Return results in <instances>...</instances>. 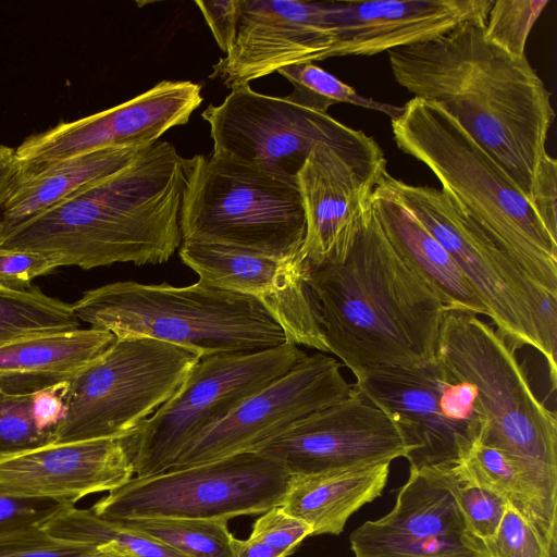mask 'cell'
Instances as JSON below:
<instances>
[{"label": "cell", "mask_w": 557, "mask_h": 557, "mask_svg": "<svg viewBox=\"0 0 557 557\" xmlns=\"http://www.w3.org/2000/svg\"><path fill=\"white\" fill-rule=\"evenodd\" d=\"M414 470L454 497L465 519L467 531L481 540L494 537L509 508L494 492L462 476L450 465L428 466Z\"/></svg>", "instance_id": "1f68e13d"}, {"label": "cell", "mask_w": 557, "mask_h": 557, "mask_svg": "<svg viewBox=\"0 0 557 557\" xmlns=\"http://www.w3.org/2000/svg\"><path fill=\"white\" fill-rule=\"evenodd\" d=\"M380 181L455 260L507 343L540 351L556 386L557 295L532 280L442 188L406 183L387 170Z\"/></svg>", "instance_id": "8992f818"}, {"label": "cell", "mask_w": 557, "mask_h": 557, "mask_svg": "<svg viewBox=\"0 0 557 557\" xmlns=\"http://www.w3.org/2000/svg\"><path fill=\"white\" fill-rule=\"evenodd\" d=\"M202 100L199 84L164 79L113 108L28 136L15 154L27 171L100 149L150 146L187 124Z\"/></svg>", "instance_id": "e0dca14e"}, {"label": "cell", "mask_w": 557, "mask_h": 557, "mask_svg": "<svg viewBox=\"0 0 557 557\" xmlns=\"http://www.w3.org/2000/svg\"><path fill=\"white\" fill-rule=\"evenodd\" d=\"M52 442V432H40L32 417V394H11L0 388V455L30 449Z\"/></svg>", "instance_id": "d590c367"}, {"label": "cell", "mask_w": 557, "mask_h": 557, "mask_svg": "<svg viewBox=\"0 0 557 557\" xmlns=\"http://www.w3.org/2000/svg\"><path fill=\"white\" fill-rule=\"evenodd\" d=\"M115 336L95 327L20 337L0 345V388L33 394L70 381Z\"/></svg>", "instance_id": "603a6c76"}, {"label": "cell", "mask_w": 557, "mask_h": 557, "mask_svg": "<svg viewBox=\"0 0 557 557\" xmlns=\"http://www.w3.org/2000/svg\"><path fill=\"white\" fill-rule=\"evenodd\" d=\"M180 225L183 242L294 255L306 233L297 177L213 153L194 156Z\"/></svg>", "instance_id": "52a82bcc"}, {"label": "cell", "mask_w": 557, "mask_h": 557, "mask_svg": "<svg viewBox=\"0 0 557 557\" xmlns=\"http://www.w3.org/2000/svg\"><path fill=\"white\" fill-rule=\"evenodd\" d=\"M494 0L329 1L330 58L373 55L432 40L460 24L485 23Z\"/></svg>", "instance_id": "ffe728a7"}, {"label": "cell", "mask_w": 557, "mask_h": 557, "mask_svg": "<svg viewBox=\"0 0 557 557\" xmlns=\"http://www.w3.org/2000/svg\"><path fill=\"white\" fill-rule=\"evenodd\" d=\"M397 147L448 193L542 287L557 295V237L506 171L437 103L411 98L392 120Z\"/></svg>", "instance_id": "277c9868"}, {"label": "cell", "mask_w": 557, "mask_h": 557, "mask_svg": "<svg viewBox=\"0 0 557 557\" xmlns=\"http://www.w3.org/2000/svg\"><path fill=\"white\" fill-rule=\"evenodd\" d=\"M349 542L354 557H476L462 533L417 537L375 530L363 522Z\"/></svg>", "instance_id": "d6a6232c"}, {"label": "cell", "mask_w": 557, "mask_h": 557, "mask_svg": "<svg viewBox=\"0 0 557 557\" xmlns=\"http://www.w3.org/2000/svg\"><path fill=\"white\" fill-rule=\"evenodd\" d=\"M42 528L57 537L91 546L114 543L136 557H185L127 523L102 518L90 508L78 509L67 505Z\"/></svg>", "instance_id": "83f0119b"}, {"label": "cell", "mask_w": 557, "mask_h": 557, "mask_svg": "<svg viewBox=\"0 0 557 557\" xmlns=\"http://www.w3.org/2000/svg\"><path fill=\"white\" fill-rule=\"evenodd\" d=\"M436 357L470 383L484 418L480 443L557 476V420L534 394L515 348L473 312L445 308Z\"/></svg>", "instance_id": "ba28073f"}, {"label": "cell", "mask_w": 557, "mask_h": 557, "mask_svg": "<svg viewBox=\"0 0 557 557\" xmlns=\"http://www.w3.org/2000/svg\"><path fill=\"white\" fill-rule=\"evenodd\" d=\"M67 505L73 504L0 495V532L28 525H42Z\"/></svg>", "instance_id": "ab89813d"}, {"label": "cell", "mask_w": 557, "mask_h": 557, "mask_svg": "<svg viewBox=\"0 0 557 557\" xmlns=\"http://www.w3.org/2000/svg\"><path fill=\"white\" fill-rule=\"evenodd\" d=\"M201 117L209 124L213 154L296 177L309 153L324 145L366 176L379 180L386 159L374 138L284 98L236 86Z\"/></svg>", "instance_id": "30bf717a"}, {"label": "cell", "mask_w": 557, "mask_h": 557, "mask_svg": "<svg viewBox=\"0 0 557 557\" xmlns=\"http://www.w3.org/2000/svg\"><path fill=\"white\" fill-rule=\"evenodd\" d=\"M370 201L388 242L445 307L487 317L485 306L455 260L380 178Z\"/></svg>", "instance_id": "7402d4cb"}, {"label": "cell", "mask_w": 557, "mask_h": 557, "mask_svg": "<svg viewBox=\"0 0 557 557\" xmlns=\"http://www.w3.org/2000/svg\"><path fill=\"white\" fill-rule=\"evenodd\" d=\"M65 383L32 394V417L38 431L52 432L65 418L66 406L62 396Z\"/></svg>", "instance_id": "7bdbcfd3"}, {"label": "cell", "mask_w": 557, "mask_h": 557, "mask_svg": "<svg viewBox=\"0 0 557 557\" xmlns=\"http://www.w3.org/2000/svg\"><path fill=\"white\" fill-rule=\"evenodd\" d=\"M97 546L50 534L42 525L0 532V557H87Z\"/></svg>", "instance_id": "8d00e7d4"}, {"label": "cell", "mask_w": 557, "mask_h": 557, "mask_svg": "<svg viewBox=\"0 0 557 557\" xmlns=\"http://www.w3.org/2000/svg\"><path fill=\"white\" fill-rule=\"evenodd\" d=\"M483 25L463 23L432 40L389 50L392 73L416 98L450 114L532 202L548 157L550 92L525 57L486 41Z\"/></svg>", "instance_id": "6da1fadb"}, {"label": "cell", "mask_w": 557, "mask_h": 557, "mask_svg": "<svg viewBox=\"0 0 557 557\" xmlns=\"http://www.w3.org/2000/svg\"><path fill=\"white\" fill-rule=\"evenodd\" d=\"M219 48L227 54L232 49L242 14V0H196Z\"/></svg>", "instance_id": "60d3db41"}, {"label": "cell", "mask_w": 557, "mask_h": 557, "mask_svg": "<svg viewBox=\"0 0 557 557\" xmlns=\"http://www.w3.org/2000/svg\"><path fill=\"white\" fill-rule=\"evenodd\" d=\"M397 421L354 386L346 398L298 421L256 453L290 475L368 468L414 449Z\"/></svg>", "instance_id": "5bb4252c"}, {"label": "cell", "mask_w": 557, "mask_h": 557, "mask_svg": "<svg viewBox=\"0 0 557 557\" xmlns=\"http://www.w3.org/2000/svg\"><path fill=\"white\" fill-rule=\"evenodd\" d=\"M61 267L57 256L42 251L0 247V286L27 289L30 282Z\"/></svg>", "instance_id": "f35d334b"}, {"label": "cell", "mask_w": 557, "mask_h": 557, "mask_svg": "<svg viewBox=\"0 0 557 557\" xmlns=\"http://www.w3.org/2000/svg\"><path fill=\"white\" fill-rule=\"evenodd\" d=\"M79 329L72 304L36 286L16 290L0 286V345L24 336Z\"/></svg>", "instance_id": "f1b7e54d"}, {"label": "cell", "mask_w": 557, "mask_h": 557, "mask_svg": "<svg viewBox=\"0 0 557 557\" xmlns=\"http://www.w3.org/2000/svg\"><path fill=\"white\" fill-rule=\"evenodd\" d=\"M235 557H285L281 552L248 537L246 540L234 539Z\"/></svg>", "instance_id": "f6af8a7d"}, {"label": "cell", "mask_w": 557, "mask_h": 557, "mask_svg": "<svg viewBox=\"0 0 557 557\" xmlns=\"http://www.w3.org/2000/svg\"><path fill=\"white\" fill-rule=\"evenodd\" d=\"M79 321L116 338L149 337L200 358L256 352L287 343L282 327L253 298L207 285L109 283L72 304Z\"/></svg>", "instance_id": "5b68a950"}, {"label": "cell", "mask_w": 557, "mask_h": 557, "mask_svg": "<svg viewBox=\"0 0 557 557\" xmlns=\"http://www.w3.org/2000/svg\"><path fill=\"white\" fill-rule=\"evenodd\" d=\"M296 177L306 219L301 259L310 270L341 263L369 214L377 180L324 145L309 153Z\"/></svg>", "instance_id": "44dd1931"}, {"label": "cell", "mask_w": 557, "mask_h": 557, "mask_svg": "<svg viewBox=\"0 0 557 557\" xmlns=\"http://www.w3.org/2000/svg\"><path fill=\"white\" fill-rule=\"evenodd\" d=\"M24 173L15 150L0 145V210Z\"/></svg>", "instance_id": "ee69618b"}, {"label": "cell", "mask_w": 557, "mask_h": 557, "mask_svg": "<svg viewBox=\"0 0 557 557\" xmlns=\"http://www.w3.org/2000/svg\"><path fill=\"white\" fill-rule=\"evenodd\" d=\"M290 474L256 451L133 476L90 509L117 521L225 519L280 506Z\"/></svg>", "instance_id": "8fae6325"}, {"label": "cell", "mask_w": 557, "mask_h": 557, "mask_svg": "<svg viewBox=\"0 0 557 557\" xmlns=\"http://www.w3.org/2000/svg\"><path fill=\"white\" fill-rule=\"evenodd\" d=\"M293 85V91L283 97L285 100L304 108L326 113L335 103H349L382 112L397 119L404 106L381 102L359 95L351 86L313 63L287 65L277 71Z\"/></svg>", "instance_id": "4dcf8cb0"}, {"label": "cell", "mask_w": 557, "mask_h": 557, "mask_svg": "<svg viewBox=\"0 0 557 557\" xmlns=\"http://www.w3.org/2000/svg\"><path fill=\"white\" fill-rule=\"evenodd\" d=\"M185 557H235L225 519H144L123 521Z\"/></svg>", "instance_id": "f546056e"}, {"label": "cell", "mask_w": 557, "mask_h": 557, "mask_svg": "<svg viewBox=\"0 0 557 557\" xmlns=\"http://www.w3.org/2000/svg\"><path fill=\"white\" fill-rule=\"evenodd\" d=\"M308 285L329 352L355 377L436 357L446 307L394 249L372 206L345 259L311 269Z\"/></svg>", "instance_id": "3957f363"}, {"label": "cell", "mask_w": 557, "mask_h": 557, "mask_svg": "<svg viewBox=\"0 0 557 557\" xmlns=\"http://www.w3.org/2000/svg\"><path fill=\"white\" fill-rule=\"evenodd\" d=\"M148 147H111L25 170L0 210V234L113 175Z\"/></svg>", "instance_id": "cb8c5ba5"}, {"label": "cell", "mask_w": 557, "mask_h": 557, "mask_svg": "<svg viewBox=\"0 0 557 557\" xmlns=\"http://www.w3.org/2000/svg\"><path fill=\"white\" fill-rule=\"evenodd\" d=\"M546 0H494L483 25V37L516 58L525 57V44Z\"/></svg>", "instance_id": "e575fe53"}, {"label": "cell", "mask_w": 557, "mask_h": 557, "mask_svg": "<svg viewBox=\"0 0 557 557\" xmlns=\"http://www.w3.org/2000/svg\"><path fill=\"white\" fill-rule=\"evenodd\" d=\"M341 367V362L324 352L308 356L206 431L170 468L256 451L298 421L341 401L352 391Z\"/></svg>", "instance_id": "9a60e30c"}, {"label": "cell", "mask_w": 557, "mask_h": 557, "mask_svg": "<svg viewBox=\"0 0 557 557\" xmlns=\"http://www.w3.org/2000/svg\"><path fill=\"white\" fill-rule=\"evenodd\" d=\"M311 532L306 522L287 513L282 506H274L257 518L249 537L288 557Z\"/></svg>", "instance_id": "74e56055"}, {"label": "cell", "mask_w": 557, "mask_h": 557, "mask_svg": "<svg viewBox=\"0 0 557 557\" xmlns=\"http://www.w3.org/2000/svg\"><path fill=\"white\" fill-rule=\"evenodd\" d=\"M87 557H136L114 543L97 546L96 550Z\"/></svg>", "instance_id": "bcb514c9"}, {"label": "cell", "mask_w": 557, "mask_h": 557, "mask_svg": "<svg viewBox=\"0 0 557 557\" xmlns=\"http://www.w3.org/2000/svg\"><path fill=\"white\" fill-rule=\"evenodd\" d=\"M178 256L199 282L257 300L289 343L329 352L308 285L310 268L299 251L275 257L220 244L182 242Z\"/></svg>", "instance_id": "2e32d148"}, {"label": "cell", "mask_w": 557, "mask_h": 557, "mask_svg": "<svg viewBox=\"0 0 557 557\" xmlns=\"http://www.w3.org/2000/svg\"><path fill=\"white\" fill-rule=\"evenodd\" d=\"M307 357L287 342L256 352L200 358L176 392L134 434V476L168 470L188 445Z\"/></svg>", "instance_id": "7c38bea8"}, {"label": "cell", "mask_w": 557, "mask_h": 557, "mask_svg": "<svg viewBox=\"0 0 557 557\" xmlns=\"http://www.w3.org/2000/svg\"><path fill=\"white\" fill-rule=\"evenodd\" d=\"M557 162L548 156L536 176L532 203L548 231L557 237Z\"/></svg>", "instance_id": "b9f144b4"}, {"label": "cell", "mask_w": 557, "mask_h": 557, "mask_svg": "<svg viewBox=\"0 0 557 557\" xmlns=\"http://www.w3.org/2000/svg\"><path fill=\"white\" fill-rule=\"evenodd\" d=\"M389 465L290 475L280 506L310 525L311 536L338 535L357 510L381 496Z\"/></svg>", "instance_id": "d4e9b609"}, {"label": "cell", "mask_w": 557, "mask_h": 557, "mask_svg": "<svg viewBox=\"0 0 557 557\" xmlns=\"http://www.w3.org/2000/svg\"><path fill=\"white\" fill-rule=\"evenodd\" d=\"M462 540L476 557H557V537L543 535L511 508L494 537L481 540L466 530Z\"/></svg>", "instance_id": "836d02e7"}, {"label": "cell", "mask_w": 557, "mask_h": 557, "mask_svg": "<svg viewBox=\"0 0 557 557\" xmlns=\"http://www.w3.org/2000/svg\"><path fill=\"white\" fill-rule=\"evenodd\" d=\"M189 159L157 141L124 169L0 234V247L47 252L61 267L168 261L183 238Z\"/></svg>", "instance_id": "7a4b0ae2"}, {"label": "cell", "mask_w": 557, "mask_h": 557, "mask_svg": "<svg viewBox=\"0 0 557 557\" xmlns=\"http://www.w3.org/2000/svg\"><path fill=\"white\" fill-rule=\"evenodd\" d=\"M134 435L48 443L0 455V495L73 504L134 475Z\"/></svg>", "instance_id": "d6986e66"}, {"label": "cell", "mask_w": 557, "mask_h": 557, "mask_svg": "<svg viewBox=\"0 0 557 557\" xmlns=\"http://www.w3.org/2000/svg\"><path fill=\"white\" fill-rule=\"evenodd\" d=\"M333 44L329 1L242 0L235 42L209 78L232 89L287 65L327 59Z\"/></svg>", "instance_id": "ac0fdd59"}, {"label": "cell", "mask_w": 557, "mask_h": 557, "mask_svg": "<svg viewBox=\"0 0 557 557\" xmlns=\"http://www.w3.org/2000/svg\"><path fill=\"white\" fill-rule=\"evenodd\" d=\"M200 357L149 337H123L63 388L65 418L51 443L134 435L180 387Z\"/></svg>", "instance_id": "9c48e42d"}, {"label": "cell", "mask_w": 557, "mask_h": 557, "mask_svg": "<svg viewBox=\"0 0 557 557\" xmlns=\"http://www.w3.org/2000/svg\"><path fill=\"white\" fill-rule=\"evenodd\" d=\"M394 418L414 445L409 469L460 461L480 441L484 418L473 386L435 357L424 364L380 367L352 385Z\"/></svg>", "instance_id": "4fadbf2b"}, {"label": "cell", "mask_w": 557, "mask_h": 557, "mask_svg": "<svg viewBox=\"0 0 557 557\" xmlns=\"http://www.w3.org/2000/svg\"><path fill=\"white\" fill-rule=\"evenodd\" d=\"M456 471L504 498L540 533L557 537V476L478 442Z\"/></svg>", "instance_id": "484cf974"}, {"label": "cell", "mask_w": 557, "mask_h": 557, "mask_svg": "<svg viewBox=\"0 0 557 557\" xmlns=\"http://www.w3.org/2000/svg\"><path fill=\"white\" fill-rule=\"evenodd\" d=\"M366 523L375 530L417 537L461 534L467 530L451 494L414 470H409L393 509Z\"/></svg>", "instance_id": "4316f807"}]
</instances>
